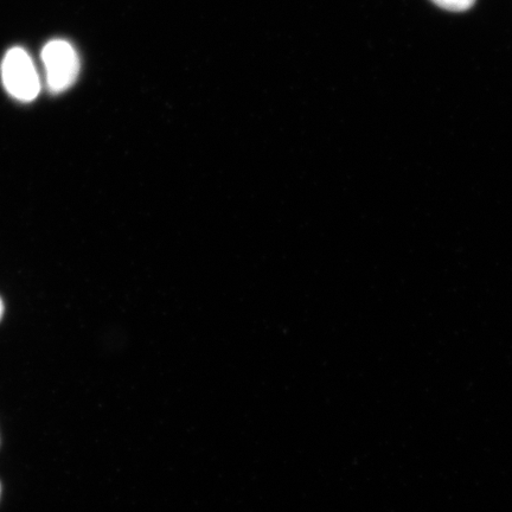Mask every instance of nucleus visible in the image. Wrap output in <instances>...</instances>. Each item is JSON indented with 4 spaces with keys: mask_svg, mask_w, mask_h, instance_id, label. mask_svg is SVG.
<instances>
[{
    "mask_svg": "<svg viewBox=\"0 0 512 512\" xmlns=\"http://www.w3.org/2000/svg\"><path fill=\"white\" fill-rule=\"evenodd\" d=\"M2 78L6 91L17 100L29 102L40 93L41 82L31 57L22 48H14L5 55Z\"/></svg>",
    "mask_w": 512,
    "mask_h": 512,
    "instance_id": "1",
    "label": "nucleus"
},
{
    "mask_svg": "<svg viewBox=\"0 0 512 512\" xmlns=\"http://www.w3.org/2000/svg\"><path fill=\"white\" fill-rule=\"evenodd\" d=\"M47 83L51 92L61 93L73 85L80 70L79 56L72 44L63 40L51 41L42 51Z\"/></svg>",
    "mask_w": 512,
    "mask_h": 512,
    "instance_id": "2",
    "label": "nucleus"
},
{
    "mask_svg": "<svg viewBox=\"0 0 512 512\" xmlns=\"http://www.w3.org/2000/svg\"><path fill=\"white\" fill-rule=\"evenodd\" d=\"M441 9L448 11H466L472 8L476 0H433Z\"/></svg>",
    "mask_w": 512,
    "mask_h": 512,
    "instance_id": "3",
    "label": "nucleus"
},
{
    "mask_svg": "<svg viewBox=\"0 0 512 512\" xmlns=\"http://www.w3.org/2000/svg\"><path fill=\"white\" fill-rule=\"evenodd\" d=\"M3 311H4V307H3L2 299H0V318H2V316H3Z\"/></svg>",
    "mask_w": 512,
    "mask_h": 512,
    "instance_id": "4",
    "label": "nucleus"
},
{
    "mask_svg": "<svg viewBox=\"0 0 512 512\" xmlns=\"http://www.w3.org/2000/svg\"><path fill=\"white\" fill-rule=\"evenodd\" d=\"M0 495H2V484H0Z\"/></svg>",
    "mask_w": 512,
    "mask_h": 512,
    "instance_id": "5",
    "label": "nucleus"
}]
</instances>
